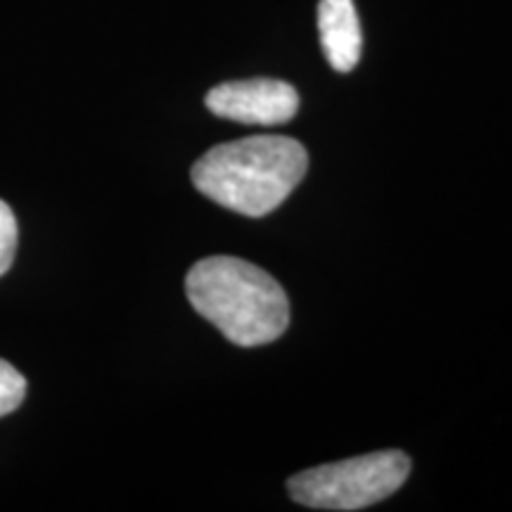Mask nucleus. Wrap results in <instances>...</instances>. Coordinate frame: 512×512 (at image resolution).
Listing matches in <instances>:
<instances>
[{"instance_id": "nucleus-1", "label": "nucleus", "mask_w": 512, "mask_h": 512, "mask_svg": "<svg viewBox=\"0 0 512 512\" xmlns=\"http://www.w3.org/2000/svg\"><path fill=\"white\" fill-rule=\"evenodd\" d=\"M309 169L304 145L285 136H254L211 147L190 176L204 197L249 219L278 209Z\"/></svg>"}, {"instance_id": "nucleus-2", "label": "nucleus", "mask_w": 512, "mask_h": 512, "mask_svg": "<svg viewBox=\"0 0 512 512\" xmlns=\"http://www.w3.org/2000/svg\"><path fill=\"white\" fill-rule=\"evenodd\" d=\"M192 309L238 347H261L290 325V299L264 268L238 256H207L185 278Z\"/></svg>"}, {"instance_id": "nucleus-3", "label": "nucleus", "mask_w": 512, "mask_h": 512, "mask_svg": "<svg viewBox=\"0 0 512 512\" xmlns=\"http://www.w3.org/2000/svg\"><path fill=\"white\" fill-rule=\"evenodd\" d=\"M411 475V458L403 451H377L339 463L299 472L287 491L299 505L313 510H363L401 489Z\"/></svg>"}, {"instance_id": "nucleus-4", "label": "nucleus", "mask_w": 512, "mask_h": 512, "mask_svg": "<svg viewBox=\"0 0 512 512\" xmlns=\"http://www.w3.org/2000/svg\"><path fill=\"white\" fill-rule=\"evenodd\" d=\"M207 107L216 117L247 126H278L299 110V95L290 83L278 79L228 81L211 88Z\"/></svg>"}, {"instance_id": "nucleus-5", "label": "nucleus", "mask_w": 512, "mask_h": 512, "mask_svg": "<svg viewBox=\"0 0 512 512\" xmlns=\"http://www.w3.org/2000/svg\"><path fill=\"white\" fill-rule=\"evenodd\" d=\"M318 34L335 72H351L361 60L363 34L354 0H320Z\"/></svg>"}, {"instance_id": "nucleus-6", "label": "nucleus", "mask_w": 512, "mask_h": 512, "mask_svg": "<svg viewBox=\"0 0 512 512\" xmlns=\"http://www.w3.org/2000/svg\"><path fill=\"white\" fill-rule=\"evenodd\" d=\"M27 396V380L12 363L0 358V418L15 413Z\"/></svg>"}, {"instance_id": "nucleus-7", "label": "nucleus", "mask_w": 512, "mask_h": 512, "mask_svg": "<svg viewBox=\"0 0 512 512\" xmlns=\"http://www.w3.org/2000/svg\"><path fill=\"white\" fill-rule=\"evenodd\" d=\"M17 242H19V228L15 211L10 209V204L0 200V275L10 271L12 261L17 254Z\"/></svg>"}]
</instances>
